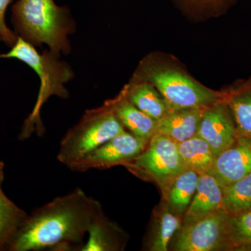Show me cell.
I'll return each instance as SVG.
<instances>
[{
    "label": "cell",
    "mask_w": 251,
    "mask_h": 251,
    "mask_svg": "<svg viewBox=\"0 0 251 251\" xmlns=\"http://www.w3.org/2000/svg\"><path fill=\"white\" fill-rule=\"evenodd\" d=\"M126 167L138 176L154 180L163 189L186 170L180 157L178 144L158 133L151 137L143 152Z\"/></svg>",
    "instance_id": "cell-6"
},
{
    "label": "cell",
    "mask_w": 251,
    "mask_h": 251,
    "mask_svg": "<svg viewBox=\"0 0 251 251\" xmlns=\"http://www.w3.org/2000/svg\"><path fill=\"white\" fill-rule=\"evenodd\" d=\"M124 92L130 103L156 121L171 109L154 86L147 81H135Z\"/></svg>",
    "instance_id": "cell-15"
},
{
    "label": "cell",
    "mask_w": 251,
    "mask_h": 251,
    "mask_svg": "<svg viewBox=\"0 0 251 251\" xmlns=\"http://www.w3.org/2000/svg\"><path fill=\"white\" fill-rule=\"evenodd\" d=\"M11 11L18 36L35 47L46 44L57 57L70 53L69 36L76 25L68 6H59L54 0H18Z\"/></svg>",
    "instance_id": "cell-2"
},
{
    "label": "cell",
    "mask_w": 251,
    "mask_h": 251,
    "mask_svg": "<svg viewBox=\"0 0 251 251\" xmlns=\"http://www.w3.org/2000/svg\"><path fill=\"white\" fill-rule=\"evenodd\" d=\"M0 59H18L31 67L40 77L41 85L35 105L23 122L18 139L24 141L34 133L42 137L46 129L41 120V109L53 96L64 99L69 98V92L65 85L74 78L72 68L50 51L38 52L35 46L21 36H18L16 44L9 52L0 54Z\"/></svg>",
    "instance_id": "cell-3"
},
{
    "label": "cell",
    "mask_w": 251,
    "mask_h": 251,
    "mask_svg": "<svg viewBox=\"0 0 251 251\" xmlns=\"http://www.w3.org/2000/svg\"><path fill=\"white\" fill-rule=\"evenodd\" d=\"M0 41H2V39H1V36H0Z\"/></svg>",
    "instance_id": "cell-26"
},
{
    "label": "cell",
    "mask_w": 251,
    "mask_h": 251,
    "mask_svg": "<svg viewBox=\"0 0 251 251\" xmlns=\"http://www.w3.org/2000/svg\"><path fill=\"white\" fill-rule=\"evenodd\" d=\"M200 176L196 172L186 169L163 188L168 204L179 216L187 210L197 190Z\"/></svg>",
    "instance_id": "cell-16"
},
{
    "label": "cell",
    "mask_w": 251,
    "mask_h": 251,
    "mask_svg": "<svg viewBox=\"0 0 251 251\" xmlns=\"http://www.w3.org/2000/svg\"><path fill=\"white\" fill-rule=\"evenodd\" d=\"M223 208V187L211 175H201L197 190L184 214L186 226Z\"/></svg>",
    "instance_id": "cell-11"
},
{
    "label": "cell",
    "mask_w": 251,
    "mask_h": 251,
    "mask_svg": "<svg viewBox=\"0 0 251 251\" xmlns=\"http://www.w3.org/2000/svg\"><path fill=\"white\" fill-rule=\"evenodd\" d=\"M181 161L186 169L198 174H206L210 171L215 156L209 145L198 135L178 144Z\"/></svg>",
    "instance_id": "cell-18"
},
{
    "label": "cell",
    "mask_w": 251,
    "mask_h": 251,
    "mask_svg": "<svg viewBox=\"0 0 251 251\" xmlns=\"http://www.w3.org/2000/svg\"><path fill=\"white\" fill-rule=\"evenodd\" d=\"M251 173V141L239 136L235 143L215 157L207 174L222 187Z\"/></svg>",
    "instance_id": "cell-10"
},
{
    "label": "cell",
    "mask_w": 251,
    "mask_h": 251,
    "mask_svg": "<svg viewBox=\"0 0 251 251\" xmlns=\"http://www.w3.org/2000/svg\"><path fill=\"white\" fill-rule=\"evenodd\" d=\"M108 102L114 113L130 133L149 140L156 133V120L130 103L126 97L124 91L118 98Z\"/></svg>",
    "instance_id": "cell-13"
},
{
    "label": "cell",
    "mask_w": 251,
    "mask_h": 251,
    "mask_svg": "<svg viewBox=\"0 0 251 251\" xmlns=\"http://www.w3.org/2000/svg\"><path fill=\"white\" fill-rule=\"evenodd\" d=\"M120 230L104 215L102 209L94 218L87 232L88 239L80 251H110L119 249Z\"/></svg>",
    "instance_id": "cell-17"
},
{
    "label": "cell",
    "mask_w": 251,
    "mask_h": 251,
    "mask_svg": "<svg viewBox=\"0 0 251 251\" xmlns=\"http://www.w3.org/2000/svg\"><path fill=\"white\" fill-rule=\"evenodd\" d=\"M150 140L126 131L108 140L69 167L72 171L85 173L131 163L143 152Z\"/></svg>",
    "instance_id": "cell-8"
},
{
    "label": "cell",
    "mask_w": 251,
    "mask_h": 251,
    "mask_svg": "<svg viewBox=\"0 0 251 251\" xmlns=\"http://www.w3.org/2000/svg\"><path fill=\"white\" fill-rule=\"evenodd\" d=\"M101 209L95 198L75 188L28 214L8 251H79Z\"/></svg>",
    "instance_id": "cell-1"
},
{
    "label": "cell",
    "mask_w": 251,
    "mask_h": 251,
    "mask_svg": "<svg viewBox=\"0 0 251 251\" xmlns=\"http://www.w3.org/2000/svg\"><path fill=\"white\" fill-rule=\"evenodd\" d=\"M196 135L206 142L215 157L235 143L237 128L226 99L204 109Z\"/></svg>",
    "instance_id": "cell-9"
},
{
    "label": "cell",
    "mask_w": 251,
    "mask_h": 251,
    "mask_svg": "<svg viewBox=\"0 0 251 251\" xmlns=\"http://www.w3.org/2000/svg\"><path fill=\"white\" fill-rule=\"evenodd\" d=\"M126 128L108 101L99 108L88 109L76 125L68 130L59 143L57 159L69 168Z\"/></svg>",
    "instance_id": "cell-4"
},
{
    "label": "cell",
    "mask_w": 251,
    "mask_h": 251,
    "mask_svg": "<svg viewBox=\"0 0 251 251\" xmlns=\"http://www.w3.org/2000/svg\"><path fill=\"white\" fill-rule=\"evenodd\" d=\"M223 208L229 216L251 211V173L223 187Z\"/></svg>",
    "instance_id": "cell-21"
},
{
    "label": "cell",
    "mask_w": 251,
    "mask_h": 251,
    "mask_svg": "<svg viewBox=\"0 0 251 251\" xmlns=\"http://www.w3.org/2000/svg\"><path fill=\"white\" fill-rule=\"evenodd\" d=\"M236 251H251V245L243 246V247H239L238 249H236Z\"/></svg>",
    "instance_id": "cell-25"
},
{
    "label": "cell",
    "mask_w": 251,
    "mask_h": 251,
    "mask_svg": "<svg viewBox=\"0 0 251 251\" xmlns=\"http://www.w3.org/2000/svg\"><path fill=\"white\" fill-rule=\"evenodd\" d=\"M204 109H170L157 121L156 133L166 135L177 144L190 139L197 135Z\"/></svg>",
    "instance_id": "cell-12"
},
{
    "label": "cell",
    "mask_w": 251,
    "mask_h": 251,
    "mask_svg": "<svg viewBox=\"0 0 251 251\" xmlns=\"http://www.w3.org/2000/svg\"><path fill=\"white\" fill-rule=\"evenodd\" d=\"M4 167V162L0 161V251H8L15 234L28 215L3 191Z\"/></svg>",
    "instance_id": "cell-14"
},
{
    "label": "cell",
    "mask_w": 251,
    "mask_h": 251,
    "mask_svg": "<svg viewBox=\"0 0 251 251\" xmlns=\"http://www.w3.org/2000/svg\"><path fill=\"white\" fill-rule=\"evenodd\" d=\"M184 7L195 11H217L226 9L233 0H178Z\"/></svg>",
    "instance_id": "cell-23"
},
{
    "label": "cell",
    "mask_w": 251,
    "mask_h": 251,
    "mask_svg": "<svg viewBox=\"0 0 251 251\" xmlns=\"http://www.w3.org/2000/svg\"><path fill=\"white\" fill-rule=\"evenodd\" d=\"M228 239L232 250L251 244V211L237 216H230Z\"/></svg>",
    "instance_id": "cell-22"
},
{
    "label": "cell",
    "mask_w": 251,
    "mask_h": 251,
    "mask_svg": "<svg viewBox=\"0 0 251 251\" xmlns=\"http://www.w3.org/2000/svg\"><path fill=\"white\" fill-rule=\"evenodd\" d=\"M12 0H0V36L3 42L11 48L16 44L18 34L16 31L11 30L5 21L6 9Z\"/></svg>",
    "instance_id": "cell-24"
},
{
    "label": "cell",
    "mask_w": 251,
    "mask_h": 251,
    "mask_svg": "<svg viewBox=\"0 0 251 251\" xmlns=\"http://www.w3.org/2000/svg\"><path fill=\"white\" fill-rule=\"evenodd\" d=\"M239 136L251 141V85L226 97Z\"/></svg>",
    "instance_id": "cell-20"
},
{
    "label": "cell",
    "mask_w": 251,
    "mask_h": 251,
    "mask_svg": "<svg viewBox=\"0 0 251 251\" xmlns=\"http://www.w3.org/2000/svg\"><path fill=\"white\" fill-rule=\"evenodd\" d=\"M229 218L230 216L221 209L192 224L181 226L175 250H232L228 239Z\"/></svg>",
    "instance_id": "cell-7"
},
{
    "label": "cell",
    "mask_w": 251,
    "mask_h": 251,
    "mask_svg": "<svg viewBox=\"0 0 251 251\" xmlns=\"http://www.w3.org/2000/svg\"><path fill=\"white\" fill-rule=\"evenodd\" d=\"M141 76L154 86L171 109L205 108L227 97L170 68H144Z\"/></svg>",
    "instance_id": "cell-5"
},
{
    "label": "cell",
    "mask_w": 251,
    "mask_h": 251,
    "mask_svg": "<svg viewBox=\"0 0 251 251\" xmlns=\"http://www.w3.org/2000/svg\"><path fill=\"white\" fill-rule=\"evenodd\" d=\"M181 216L168 204L162 208L157 216L149 242V249L152 251H166L175 232L181 228Z\"/></svg>",
    "instance_id": "cell-19"
}]
</instances>
